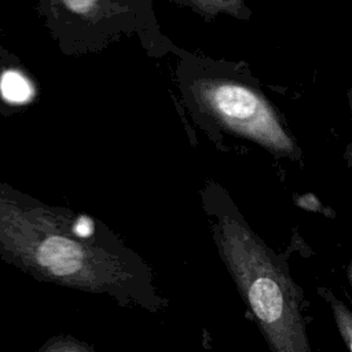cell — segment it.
Here are the masks:
<instances>
[{
  "instance_id": "cell-1",
  "label": "cell",
  "mask_w": 352,
  "mask_h": 352,
  "mask_svg": "<svg viewBox=\"0 0 352 352\" xmlns=\"http://www.w3.org/2000/svg\"><path fill=\"white\" fill-rule=\"evenodd\" d=\"M221 242L242 297L271 352H314L301 287L286 256L272 250L231 205L221 216Z\"/></svg>"
},
{
  "instance_id": "cell-2",
  "label": "cell",
  "mask_w": 352,
  "mask_h": 352,
  "mask_svg": "<svg viewBox=\"0 0 352 352\" xmlns=\"http://www.w3.org/2000/svg\"><path fill=\"white\" fill-rule=\"evenodd\" d=\"M194 92L202 111L221 129L256 143L278 160H301L285 117L248 69L210 72L197 80Z\"/></svg>"
},
{
  "instance_id": "cell-3",
  "label": "cell",
  "mask_w": 352,
  "mask_h": 352,
  "mask_svg": "<svg viewBox=\"0 0 352 352\" xmlns=\"http://www.w3.org/2000/svg\"><path fill=\"white\" fill-rule=\"evenodd\" d=\"M37 258L41 265L51 267L65 260H81L82 250L76 242L67 238L51 236L40 246Z\"/></svg>"
},
{
  "instance_id": "cell-4",
  "label": "cell",
  "mask_w": 352,
  "mask_h": 352,
  "mask_svg": "<svg viewBox=\"0 0 352 352\" xmlns=\"http://www.w3.org/2000/svg\"><path fill=\"white\" fill-rule=\"evenodd\" d=\"M318 294L330 308L338 334L341 336L348 351L352 352V309L326 286H319Z\"/></svg>"
},
{
  "instance_id": "cell-5",
  "label": "cell",
  "mask_w": 352,
  "mask_h": 352,
  "mask_svg": "<svg viewBox=\"0 0 352 352\" xmlns=\"http://www.w3.org/2000/svg\"><path fill=\"white\" fill-rule=\"evenodd\" d=\"M0 94L12 104H25L34 95L32 82L18 70H6L0 76Z\"/></svg>"
},
{
  "instance_id": "cell-6",
  "label": "cell",
  "mask_w": 352,
  "mask_h": 352,
  "mask_svg": "<svg viewBox=\"0 0 352 352\" xmlns=\"http://www.w3.org/2000/svg\"><path fill=\"white\" fill-rule=\"evenodd\" d=\"M206 10L212 12H228L239 19H249L252 12L245 6L243 0H198Z\"/></svg>"
},
{
  "instance_id": "cell-7",
  "label": "cell",
  "mask_w": 352,
  "mask_h": 352,
  "mask_svg": "<svg viewBox=\"0 0 352 352\" xmlns=\"http://www.w3.org/2000/svg\"><path fill=\"white\" fill-rule=\"evenodd\" d=\"M63 7L76 15H89L100 0H60Z\"/></svg>"
},
{
  "instance_id": "cell-8",
  "label": "cell",
  "mask_w": 352,
  "mask_h": 352,
  "mask_svg": "<svg viewBox=\"0 0 352 352\" xmlns=\"http://www.w3.org/2000/svg\"><path fill=\"white\" fill-rule=\"evenodd\" d=\"M81 267V260H65L60 263H56L50 267L52 274L63 276V275H70L76 271H78Z\"/></svg>"
},
{
  "instance_id": "cell-9",
  "label": "cell",
  "mask_w": 352,
  "mask_h": 352,
  "mask_svg": "<svg viewBox=\"0 0 352 352\" xmlns=\"http://www.w3.org/2000/svg\"><path fill=\"white\" fill-rule=\"evenodd\" d=\"M74 232L78 236H89L92 232V223L87 217H81L74 226Z\"/></svg>"
},
{
  "instance_id": "cell-10",
  "label": "cell",
  "mask_w": 352,
  "mask_h": 352,
  "mask_svg": "<svg viewBox=\"0 0 352 352\" xmlns=\"http://www.w3.org/2000/svg\"><path fill=\"white\" fill-rule=\"evenodd\" d=\"M348 103H349V110H351V121H352V88L348 91ZM345 160L349 168H352V142L348 144L346 151H345Z\"/></svg>"
},
{
  "instance_id": "cell-11",
  "label": "cell",
  "mask_w": 352,
  "mask_h": 352,
  "mask_svg": "<svg viewBox=\"0 0 352 352\" xmlns=\"http://www.w3.org/2000/svg\"><path fill=\"white\" fill-rule=\"evenodd\" d=\"M346 278H348V282H349V285L352 287V260L349 261V264L346 267Z\"/></svg>"
}]
</instances>
